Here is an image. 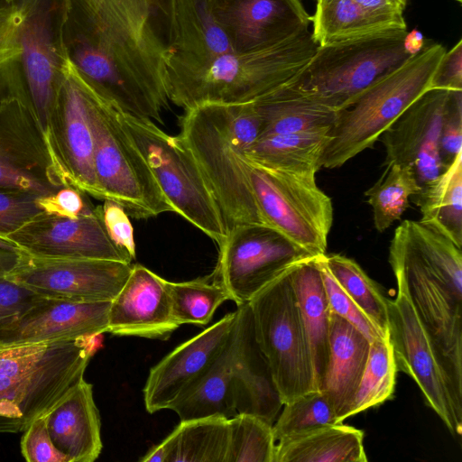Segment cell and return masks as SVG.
<instances>
[{
	"mask_svg": "<svg viewBox=\"0 0 462 462\" xmlns=\"http://www.w3.org/2000/svg\"><path fill=\"white\" fill-rule=\"evenodd\" d=\"M66 41L102 97L122 114L162 123L166 50L153 0H73Z\"/></svg>",
	"mask_w": 462,
	"mask_h": 462,
	"instance_id": "obj_1",
	"label": "cell"
},
{
	"mask_svg": "<svg viewBox=\"0 0 462 462\" xmlns=\"http://www.w3.org/2000/svg\"><path fill=\"white\" fill-rule=\"evenodd\" d=\"M462 248L406 219L394 230L389 263L423 328L462 412Z\"/></svg>",
	"mask_w": 462,
	"mask_h": 462,
	"instance_id": "obj_2",
	"label": "cell"
},
{
	"mask_svg": "<svg viewBox=\"0 0 462 462\" xmlns=\"http://www.w3.org/2000/svg\"><path fill=\"white\" fill-rule=\"evenodd\" d=\"M261 134L253 102L203 105L185 111L179 134L202 171L226 230L262 223L250 184L245 151Z\"/></svg>",
	"mask_w": 462,
	"mask_h": 462,
	"instance_id": "obj_3",
	"label": "cell"
},
{
	"mask_svg": "<svg viewBox=\"0 0 462 462\" xmlns=\"http://www.w3.org/2000/svg\"><path fill=\"white\" fill-rule=\"evenodd\" d=\"M318 47L308 29L263 49L226 52L197 67L167 69L168 99L185 111L253 102L290 80Z\"/></svg>",
	"mask_w": 462,
	"mask_h": 462,
	"instance_id": "obj_4",
	"label": "cell"
},
{
	"mask_svg": "<svg viewBox=\"0 0 462 462\" xmlns=\"http://www.w3.org/2000/svg\"><path fill=\"white\" fill-rule=\"evenodd\" d=\"M446 49L429 43L339 110L328 132L320 167L336 169L372 148L382 134L419 97L432 88V78Z\"/></svg>",
	"mask_w": 462,
	"mask_h": 462,
	"instance_id": "obj_5",
	"label": "cell"
},
{
	"mask_svg": "<svg viewBox=\"0 0 462 462\" xmlns=\"http://www.w3.org/2000/svg\"><path fill=\"white\" fill-rule=\"evenodd\" d=\"M407 32L389 30L319 46L285 85L339 111L413 55Z\"/></svg>",
	"mask_w": 462,
	"mask_h": 462,
	"instance_id": "obj_6",
	"label": "cell"
},
{
	"mask_svg": "<svg viewBox=\"0 0 462 462\" xmlns=\"http://www.w3.org/2000/svg\"><path fill=\"white\" fill-rule=\"evenodd\" d=\"M81 75L94 135V171L102 200L137 219L173 212L143 153L123 126L119 111Z\"/></svg>",
	"mask_w": 462,
	"mask_h": 462,
	"instance_id": "obj_7",
	"label": "cell"
},
{
	"mask_svg": "<svg viewBox=\"0 0 462 462\" xmlns=\"http://www.w3.org/2000/svg\"><path fill=\"white\" fill-rule=\"evenodd\" d=\"M119 118L173 212L219 246L227 234L225 220L202 171L180 135L168 134L149 119L120 112Z\"/></svg>",
	"mask_w": 462,
	"mask_h": 462,
	"instance_id": "obj_8",
	"label": "cell"
},
{
	"mask_svg": "<svg viewBox=\"0 0 462 462\" xmlns=\"http://www.w3.org/2000/svg\"><path fill=\"white\" fill-rule=\"evenodd\" d=\"M18 72L0 92V188L47 196L70 182Z\"/></svg>",
	"mask_w": 462,
	"mask_h": 462,
	"instance_id": "obj_9",
	"label": "cell"
},
{
	"mask_svg": "<svg viewBox=\"0 0 462 462\" xmlns=\"http://www.w3.org/2000/svg\"><path fill=\"white\" fill-rule=\"evenodd\" d=\"M21 66L29 97L44 134L58 155L55 114L73 0H18Z\"/></svg>",
	"mask_w": 462,
	"mask_h": 462,
	"instance_id": "obj_10",
	"label": "cell"
},
{
	"mask_svg": "<svg viewBox=\"0 0 462 462\" xmlns=\"http://www.w3.org/2000/svg\"><path fill=\"white\" fill-rule=\"evenodd\" d=\"M254 200L263 224L316 257L326 254L333 224L330 197L316 175L263 167L247 161Z\"/></svg>",
	"mask_w": 462,
	"mask_h": 462,
	"instance_id": "obj_11",
	"label": "cell"
},
{
	"mask_svg": "<svg viewBox=\"0 0 462 462\" xmlns=\"http://www.w3.org/2000/svg\"><path fill=\"white\" fill-rule=\"evenodd\" d=\"M291 269L248 301L256 340L269 363L283 404L317 390Z\"/></svg>",
	"mask_w": 462,
	"mask_h": 462,
	"instance_id": "obj_12",
	"label": "cell"
},
{
	"mask_svg": "<svg viewBox=\"0 0 462 462\" xmlns=\"http://www.w3.org/2000/svg\"><path fill=\"white\" fill-rule=\"evenodd\" d=\"M215 272L237 306L303 260L313 257L262 223L236 225L218 246ZM317 257V256H316Z\"/></svg>",
	"mask_w": 462,
	"mask_h": 462,
	"instance_id": "obj_13",
	"label": "cell"
},
{
	"mask_svg": "<svg viewBox=\"0 0 462 462\" xmlns=\"http://www.w3.org/2000/svg\"><path fill=\"white\" fill-rule=\"evenodd\" d=\"M133 264L106 259L46 258L22 252L5 277L35 293L85 301H111Z\"/></svg>",
	"mask_w": 462,
	"mask_h": 462,
	"instance_id": "obj_14",
	"label": "cell"
},
{
	"mask_svg": "<svg viewBox=\"0 0 462 462\" xmlns=\"http://www.w3.org/2000/svg\"><path fill=\"white\" fill-rule=\"evenodd\" d=\"M388 316L389 338L398 372H403L414 380L427 404L455 438L460 437L462 412L456 407L432 346L401 290L395 299L388 300Z\"/></svg>",
	"mask_w": 462,
	"mask_h": 462,
	"instance_id": "obj_15",
	"label": "cell"
},
{
	"mask_svg": "<svg viewBox=\"0 0 462 462\" xmlns=\"http://www.w3.org/2000/svg\"><path fill=\"white\" fill-rule=\"evenodd\" d=\"M454 91L430 89L414 101L380 136L383 167L410 166L423 187L448 166L440 157V131Z\"/></svg>",
	"mask_w": 462,
	"mask_h": 462,
	"instance_id": "obj_16",
	"label": "cell"
},
{
	"mask_svg": "<svg viewBox=\"0 0 462 462\" xmlns=\"http://www.w3.org/2000/svg\"><path fill=\"white\" fill-rule=\"evenodd\" d=\"M5 239L15 244L22 252L38 257L132 262V258L108 236L100 206L96 207L94 212L76 218L42 213Z\"/></svg>",
	"mask_w": 462,
	"mask_h": 462,
	"instance_id": "obj_17",
	"label": "cell"
},
{
	"mask_svg": "<svg viewBox=\"0 0 462 462\" xmlns=\"http://www.w3.org/2000/svg\"><path fill=\"white\" fill-rule=\"evenodd\" d=\"M212 14L233 51L263 49L308 30L300 0H209Z\"/></svg>",
	"mask_w": 462,
	"mask_h": 462,
	"instance_id": "obj_18",
	"label": "cell"
},
{
	"mask_svg": "<svg viewBox=\"0 0 462 462\" xmlns=\"http://www.w3.org/2000/svg\"><path fill=\"white\" fill-rule=\"evenodd\" d=\"M165 46V69L191 68L233 51L209 0H153Z\"/></svg>",
	"mask_w": 462,
	"mask_h": 462,
	"instance_id": "obj_19",
	"label": "cell"
},
{
	"mask_svg": "<svg viewBox=\"0 0 462 462\" xmlns=\"http://www.w3.org/2000/svg\"><path fill=\"white\" fill-rule=\"evenodd\" d=\"M62 73L55 114L57 152L70 185L102 200L94 171V135L88 97L80 72L69 54Z\"/></svg>",
	"mask_w": 462,
	"mask_h": 462,
	"instance_id": "obj_20",
	"label": "cell"
},
{
	"mask_svg": "<svg viewBox=\"0 0 462 462\" xmlns=\"http://www.w3.org/2000/svg\"><path fill=\"white\" fill-rule=\"evenodd\" d=\"M236 311L176 346L153 365L143 387L145 409H170L209 368L232 331Z\"/></svg>",
	"mask_w": 462,
	"mask_h": 462,
	"instance_id": "obj_21",
	"label": "cell"
},
{
	"mask_svg": "<svg viewBox=\"0 0 462 462\" xmlns=\"http://www.w3.org/2000/svg\"><path fill=\"white\" fill-rule=\"evenodd\" d=\"M111 301H85L42 296L0 330V346L95 337L107 332Z\"/></svg>",
	"mask_w": 462,
	"mask_h": 462,
	"instance_id": "obj_22",
	"label": "cell"
},
{
	"mask_svg": "<svg viewBox=\"0 0 462 462\" xmlns=\"http://www.w3.org/2000/svg\"><path fill=\"white\" fill-rule=\"evenodd\" d=\"M230 375L237 413L253 414L273 424L283 402L256 340L248 302L237 306L236 310Z\"/></svg>",
	"mask_w": 462,
	"mask_h": 462,
	"instance_id": "obj_23",
	"label": "cell"
},
{
	"mask_svg": "<svg viewBox=\"0 0 462 462\" xmlns=\"http://www.w3.org/2000/svg\"><path fill=\"white\" fill-rule=\"evenodd\" d=\"M179 327L172 316L166 280L143 265L134 264L110 302L107 332L166 339Z\"/></svg>",
	"mask_w": 462,
	"mask_h": 462,
	"instance_id": "obj_24",
	"label": "cell"
},
{
	"mask_svg": "<svg viewBox=\"0 0 462 462\" xmlns=\"http://www.w3.org/2000/svg\"><path fill=\"white\" fill-rule=\"evenodd\" d=\"M93 356L83 355L26 378L0 374V433L23 431L84 377Z\"/></svg>",
	"mask_w": 462,
	"mask_h": 462,
	"instance_id": "obj_25",
	"label": "cell"
},
{
	"mask_svg": "<svg viewBox=\"0 0 462 462\" xmlns=\"http://www.w3.org/2000/svg\"><path fill=\"white\" fill-rule=\"evenodd\" d=\"M54 446L69 462H93L100 455L101 423L93 386L84 377L44 415Z\"/></svg>",
	"mask_w": 462,
	"mask_h": 462,
	"instance_id": "obj_26",
	"label": "cell"
},
{
	"mask_svg": "<svg viewBox=\"0 0 462 462\" xmlns=\"http://www.w3.org/2000/svg\"><path fill=\"white\" fill-rule=\"evenodd\" d=\"M370 343L348 321L331 312L328 360L319 391L330 401L338 422L350 417Z\"/></svg>",
	"mask_w": 462,
	"mask_h": 462,
	"instance_id": "obj_27",
	"label": "cell"
},
{
	"mask_svg": "<svg viewBox=\"0 0 462 462\" xmlns=\"http://www.w3.org/2000/svg\"><path fill=\"white\" fill-rule=\"evenodd\" d=\"M317 257L294 265L290 277L309 346L315 386L319 391L328 360L331 311Z\"/></svg>",
	"mask_w": 462,
	"mask_h": 462,
	"instance_id": "obj_28",
	"label": "cell"
},
{
	"mask_svg": "<svg viewBox=\"0 0 462 462\" xmlns=\"http://www.w3.org/2000/svg\"><path fill=\"white\" fill-rule=\"evenodd\" d=\"M253 103L260 135L329 131L338 112L285 84Z\"/></svg>",
	"mask_w": 462,
	"mask_h": 462,
	"instance_id": "obj_29",
	"label": "cell"
},
{
	"mask_svg": "<svg viewBox=\"0 0 462 462\" xmlns=\"http://www.w3.org/2000/svg\"><path fill=\"white\" fill-rule=\"evenodd\" d=\"M362 430L343 422L276 442L274 462H366Z\"/></svg>",
	"mask_w": 462,
	"mask_h": 462,
	"instance_id": "obj_30",
	"label": "cell"
},
{
	"mask_svg": "<svg viewBox=\"0 0 462 462\" xmlns=\"http://www.w3.org/2000/svg\"><path fill=\"white\" fill-rule=\"evenodd\" d=\"M412 197L420 210L419 222L462 248V152Z\"/></svg>",
	"mask_w": 462,
	"mask_h": 462,
	"instance_id": "obj_31",
	"label": "cell"
},
{
	"mask_svg": "<svg viewBox=\"0 0 462 462\" xmlns=\"http://www.w3.org/2000/svg\"><path fill=\"white\" fill-rule=\"evenodd\" d=\"M329 131L260 135L245 151L257 165L316 175Z\"/></svg>",
	"mask_w": 462,
	"mask_h": 462,
	"instance_id": "obj_32",
	"label": "cell"
},
{
	"mask_svg": "<svg viewBox=\"0 0 462 462\" xmlns=\"http://www.w3.org/2000/svg\"><path fill=\"white\" fill-rule=\"evenodd\" d=\"M231 352L232 331L209 368L171 408L180 420L210 416L230 419L237 414L231 385Z\"/></svg>",
	"mask_w": 462,
	"mask_h": 462,
	"instance_id": "obj_33",
	"label": "cell"
},
{
	"mask_svg": "<svg viewBox=\"0 0 462 462\" xmlns=\"http://www.w3.org/2000/svg\"><path fill=\"white\" fill-rule=\"evenodd\" d=\"M171 434L173 449L170 462H226L229 419L210 416L180 420Z\"/></svg>",
	"mask_w": 462,
	"mask_h": 462,
	"instance_id": "obj_34",
	"label": "cell"
},
{
	"mask_svg": "<svg viewBox=\"0 0 462 462\" xmlns=\"http://www.w3.org/2000/svg\"><path fill=\"white\" fill-rule=\"evenodd\" d=\"M311 23L319 46L396 30L370 16L354 0H317Z\"/></svg>",
	"mask_w": 462,
	"mask_h": 462,
	"instance_id": "obj_35",
	"label": "cell"
},
{
	"mask_svg": "<svg viewBox=\"0 0 462 462\" xmlns=\"http://www.w3.org/2000/svg\"><path fill=\"white\" fill-rule=\"evenodd\" d=\"M323 262L337 282L383 337L389 336L388 299L353 259L339 254H323Z\"/></svg>",
	"mask_w": 462,
	"mask_h": 462,
	"instance_id": "obj_36",
	"label": "cell"
},
{
	"mask_svg": "<svg viewBox=\"0 0 462 462\" xmlns=\"http://www.w3.org/2000/svg\"><path fill=\"white\" fill-rule=\"evenodd\" d=\"M384 168L378 180L365 192L373 210L374 226L379 233L401 218L409 208L410 197L422 189L410 166L391 164Z\"/></svg>",
	"mask_w": 462,
	"mask_h": 462,
	"instance_id": "obj_37",
	"label": "cell"
},
{
	"mask_svg": "<svg viewBox=\"0 0 462 462\" xmlns=\"http://www.w3.org/2000/svg\"><path fill=\"white\" fill-rule=\"evenodd\" d=\"M172 316L179 326H205L217 309L230 295L214 271L211 274L188 282L166 281Z\"/></svg>",
	"mask_w": 462,
	"mask_h": 462,
	"instance_id": "obj_38",
	"label": "cell"
},
{
	"mask_svg": "<svg viewBox=\"0 0 462 462\" xmlns=\"http://www.w3.org/2000/svg\"><path fill=\"white\" fill-rule=\"evenodd\" d=\"M397 367L389 336L370 343L367 362L357 387L350 416L378 406L392 398Z\"/></svg>",
	"mask_w": 462,
	"mask_h": 462,
	"instance_id": "obj_39",
	"label": "cell"
},
{
	"mask_svg": "<svg viewBox=\"0 0 462 462\" xmlns=\"http://www.w3.org/2000/svg\"><path fill=\"white\" fill-rule=\"evenodd\" d=\"M229 430L226 462H274L273 424L253 414L237 413L229 419Z\"/></svg>",
	"mask_w": 462,
	"mask_h": 462,
	"instance_id": "obj_40",
	"label": "cell"
},
{
	"mask_svg": "<svg viewBox=\"0 0 462 462\" xmlns=\"http://www.w3.org/2000/svg\"><path fill=\"white\" fill-rule=\"evenodd\" d=\"M273 424L275 441L319 427L339 423L327 395L319 390L284 403Z\"/></svg>",
	"mask_w": 462,
	"mask_h": 462,
	"instance_id": "obj_41",
	"label": "cell"
},
{
	"mask_svg": "<svg viewBox=\"0 0 462 462\" xmlns=\"http://www.w3.org/2000/svg\"><path fill=\"white\" fill-rule=\"evenodd\" d=\"M317 262L320 270L330 311L348 321L367 337L370 342L383 337L367 316L337 282L326 267L322 255L317 257Z\"/></svg>",
	"mask_w": 462,
	"mask_h": 462,
	"instance_id": "obj_42",
	"label": "cell"
},
{
	"mask_svg": "<svg viewBox=\"0 0 462 462\" xmlns=\"http://www.w3.org/2000/svg\"><path fill=\"white\" fill-rule=\"evenodd\" d=\"M40 196L0 188V236L19 229L43 212L37 203Z\"/></svg>",
	"mask_w": 462,
	"mask_h": 462,
	"instance_id": "obj_43",
	"label": "cell"
},
{
	"mask_svg": "<svg viewBox=\"0 0 462 462\" xmlns=\"http://www.w3.org/2000/svg\"><path fill=\"white\" fill-rule=\"evenodd\" d=\"M21 453L28 462H69L53 444L44 416L34 419L23 431Z\"/></svg>",
	"mask_w": 462,
	"mask_h": 462,
	"instance_id": "obj_44",
	"label": "cell"
},
{
	"mask_svg": "<svg viewBox=\"0 0 462 462\" xmlns=\"http://www.w3.org/2000/svg\"><path fill=\"white\" fill-rule=\"evenodd\" d=\"M37 203L44 214L68 218L90 214L96 208L87 199L86 193L70 185L52 194L38 197Z\"/></svg>",
	"mask_w": 462,
	"mask_h": 462,
	"instance_id": "obj_45",
	"label": "cell"
},
{
	"mask_svg": "<svg viewBox=\"0 0 462 462\" xmlns=\"http://www.w3.org/2000/svg\"><path fill=\"white\" fill-rule=\"evenodd\" d=\"M103 201L100 214L108 236L116 246L134 260L135 242L129 215L117 202L109 199Z\"/></svg>",
	"mask_w": 462,
	"mask_h": 462,
	"instance_id": "obj_46",
	"label": "cell"
},
{
	"mask_svg": "<svg viewBox=\"0 0 462 462\" xmlns=\"http://www.w3.org/2000/svg\"><path fill=\"white\" fill-rule=\"evenodd\" d=\"M42 295L0 276V330L28 310Z\"/></svg>",
	"mask_w": 462,
	"mask_h": 462,
	"instance_id": "obj_47",
	"label": "cell"
},
{
	"mask_svg": "<svg viewBox=\"0 0 462 462\" xmlns=\"http://www.w3.org/2000/svg\"><path fill=\"white\" fill-rule=\"evenodd\" d=\"M20 61L17 3L0 2V71Z\"/></svg>",
	"mask_w": 462,
	"mask_h": 462,
	"instance_id": "obj_48",
	"label": "cell"
},
{
	"mask_svg": "<svg viewBox=\"0 0 462 462\" xmlns=\"http://www.w3.org/2000/svg\"><path fill=\"white\" fill-rule=\"evenodd\" d=\"M439 152L448 166L462 152V91H454L440 131Z\"/></svg>",
	"mask_w": 462,
	"mask_h": 462,
	"instance_id": "obj_49",
	"label": "cell"
},
{
	"mask_svg": "<svg viewBox=\"0 0 462 462\" xmlns=\"http://www.w3.org/2000/svg\"><path fill=\"white\" fill-rule=\"evenodd\" d=\"M433 89L462 91V40L439 60L432 78Z\"/></svg>",
	"mask_w": 462,
	"mask_h": 462,
	"instance_id": "obj_50",
	"label": "cell"
},
{
	"mask_svg": "<svg viewBox=\"0 0 462 462\" xmlns=\"http://www.w3.org/2000/svg\"><path fill=\"white\" fill-rule=\"evenodd\" d=\"M365 12L391 29H407L401 0H354Z\"/></svg>",
	"mask_w": 462,
	"mask_h": 462,
	"instance_id": "obj_51",
	"label": "cell"
},
{
	"mask_svg": "<svg viewBox=\"0 0 462 462\" xmlns=\"http://www.w3.org/2000/svg\"><path fill=\"white\" fill-rule=\"evenodd\" d=\"M173 449V439L170 433L162 442L151 448L143 457L142 462H170Z\"/></svg>",
	"mask_w": 462,
	"mask_h": 462,
	"instance_id": "obj_52",
	"label": "cell"
},
{
	"mask_svg": "<svg viewBox=\"0 0 462 462\" xmlns=\"http://www.w3.org/2000/svg\"><path fill=\"white\" fill-rule=\"evenodd\" d=\"M21 253L0 249V276L10 273L16 265Z\"/></svg>",
	"mask_w": 462,
	"mask_h": 462,
	"instance_id": "obj_53",
	"label": "cell"
},
{
	"mask_svg": "<svg viewBox=\"0 0 462 462\" xmlns=\"http://www.w3.org/2000/svg\"><path fill=\"white\" fill-rule=\"evenodd\" d=\"M405 42L411 54L419 52L425 46L422 35L417 31L407 32Z\"/></svg>",
	"mask_w": 462,
	"mask_h": 462,
	"instance_id": "obj_54",
	"label": "cell"
},
{
	"mask_svg": "<svg viewBox=\"0 0 462 462\" xmlns=\"http://www.w3.org/2000/svg\"><path fill=\"white\" fill-rule=\"evenodd\" d=\"M0 249L16 252V253H22L20 248L14 244L13 242L0 236Z\"/></svg>",
	"mask_w": 462,
	"mask_h": 462,
	"instance_id": "obj_55",
	"label": "cell"
},
{
	"mask_svg": "<svg viewBox=\"0 0 462 462\" xmlns=\"http://www.w3.org/2000/svg\"><path fill=\"white\" fill-rule=\"evenodd\" d=\"M16 1H18V0H0V2H6V3H14Z\"/></svg>",
	"mask_w": 462,
	"mask_h": 462,
	"instance_id": "obj_56",
	"label": "cell"
},
{
	"mask_svg": "<svg viewBox=\"0 0 462 462\" xmlns=\"http://www.w3.org/2000/svg\"><path fill=\"white\" fill-rule=\"evenodd\" d=\"M401 1L406 5L407 0H401Z\"/></svg>",
	"mask_w": 462,
	"mask_h": 462,
	"instance_id": "obj_57",
	"label": "cell"
},
{
	"mask_svg": "<svg viewBox=\"0 0 462 462\" xmlns=\"http://www.w3.org/2000/svg\"><path fill=\"white\" fill-rule=\"evenodd\" d=\"M457 2H459L460 4L462 3V0H457Z\"/></svg>",
	"mask_w": 462,
	"mask_h": 462,
	"instance_id": "obj_58",
	"label": "cell"
}]
</instances>
